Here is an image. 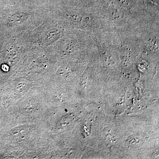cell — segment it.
Wrapping results in <instances>:
<instances>
[{
    "instance_id": "cell-1",
    "label": "cell",
    "mask_w": 159,
    "mask_h": 159,
    "mask_svg": "<svg viewBox=\"0 0 159 159\" xmlns=\"http://www.w3.org/2000/svg\"><path fill=\"white\" fill-rule=\"evenodd\" d=\"M34 15L29 11H15L10 14L7 19L6 25L9 28L14 29V31H20L25 28V26H29L33 20Z\"/></svg>"
},
{
    "instance_id": "cell-2",
    "label": "cell",
    "mask_w": 159,
    "mask_h": 159,
    "mask_svg": "<svg viewBox=\"0 0 159 159\" xmlns=\"http://www.w3.org/2000/svg\"><path fill=\"white\" fill-rule=\"evenodd\" d=\"M22 50L17 46H12L7 54L6 59L9 65L13 66L17 64L21 57Z\"/></svg>"
},
{
    "instance_id": "cell-3",
    "label": "cell",
    "mask_w": 159,
    "mask_h": 159,
    "mask_svg": "<svg viewBox=\"0 0 159 159\" xmlns=\"http://www.w3.org/2000/svg\"><path fill=\"white\" fill-rule=\"evenodd\" d=\"M70 71L65 67L60 68L57 71V74L60 77H66L70 74Z\"/></svg>"
}]
</instances>
